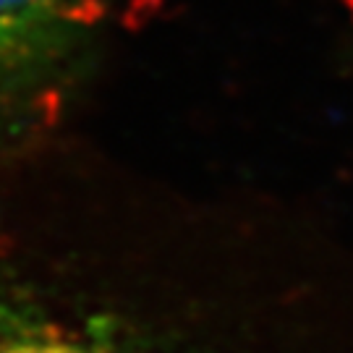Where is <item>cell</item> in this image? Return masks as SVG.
<instances>
[{
	"label": "cell",
	"mask_w": 353,
	"mask_h": 353,
	"mask_svg": "<svg viewBox=\"0 0 353 353\" xmlns=\"http://www.w3.org/2000/svg\"><path fill=\"white\" fill-rule=\"evenodd\" d=\"M94 0H0V144L50 110L84 48Z\"/></svg>",
	"instance_id": "cell-1"
},
{
	"label": "cell",
	"mask_w": 353,
	"mask_h": 353,
	"mask_svg": "<svg viewBox=\"0 0 353 353\" xmlns=\"http://www.w3.org/2000/svg\"><path fill=\"white\" fill-rule=\"evenodd\" d=\"M0 353H147L102 319L0 290Z\"/></svg>",
	"instance_id": "cell-2"
}]
</instances>
